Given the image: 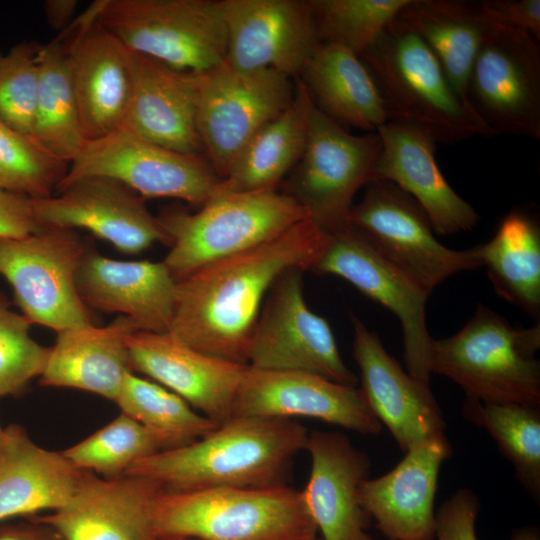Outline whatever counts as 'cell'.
I'll return each mask as SVG.
<instances>
[{"label": "cell", "instance_id": "1", "mask_svg": "<svg viewBox=\"0 0 540 540\" xmlns=\"http://www.w3.org/2000/svg\"><path fill=\"white\" fill-rule=\"evenodd\" d=\"M329 233L305 218L276 238L206 265L176 281L169 333L205 354L248 365L266 299L286 270H310Z\"/></svg>", "mask_w": 540, "mask_h": 540}, {"label": "cell", "instance_id": "2", "mask_svg": "<svg viewBox=\"0 0 540 540\" xmlns=\"http://www.w3.org/2000/svg\"><path fill=\"white\" fill-rule=\"evenodd\" d=\"M308 434L294 419L233 417L188 445L137 462L125 474L176 492L285 484Z\"/></svg>", "mask_w": 540, "mask_h": 540}, {"label": "cell", "instance_id": "3", "mask_svg": "<svg viewBox=\"0 0 540 540\" xmlns=\"http://www.w3.org/2000/svg\"><path fill=\"white\" fill-rule=\"evenodd\" d=\"M360 59L381 94L388 121L417 128L435 143L492 136L456 93L430 48L414 33L390 23Z\"/></svg>", "mask_w": 540, "mask_h": 540}, {"label": "cell", "instance_id": "4", "mask_svg": "<svg viewBox=\"0 0 540 540\" xmlns=\"http://www.w3.org/2000/svg\"><path fill=\"white\" fill-rule=\"evenodd\" d=\"M539 347V324L514 327L478 304L459 331L433 338L429 370L456 383L466 399L540 408Z\"/></svg>", "mask_w": 540, "mask_h": 540}, {"label": "cell", "instance_id": "5", "mask_svg": "<svg viewBox=\"0 0 540 540\" xmlns=\"http://www.w3.org/2000/svg\"><path fill=\"white\" fill-rule=\"evenodd\" d=\"M160 539L315 540L301 491L286 484L163 490L155 504Z\"/></svg>", "mask_w": 540, "mask_h": 540}, {"label": "cell", "instance_id": "6", "mask_svg": "<svg viewBox=\"0 0 540 540\" xmlns=\"http://www.w3.org/2000/svg\"><path fill=\"white\" fill-rule=\"evenodd\" d=\"M305 218V210L277 189L217 188L196 213L171 210L158 217L170 241L163 262L178 281L206 265L264 244Z\"/></svg>", "mask_w": 540, "mask_h": 540}, {"label": "cell", "instance_id": "7", "mask_svg": "<svg viewBox=\"0 0 540 540\" xmlns=\"http://www.w3.org/2000/svg\"><path fill=\"white\" fill-rule=\"evenodd\" d=\"M95 2L98 23L136 53L195 73L226 60L227 29L220 1Z\"/></svg>", "mask_w": 540, "mask_h": 540}, {"label": "cell", "instance_id": "8", "mask_svg": "<svg viewBox=\"0 0 540 540\" xmlns=\"http://www.w3.org/2000/svg\"><path fill=\"white\" fill-rule=\"evenodd\" d=\"M366 186L346 226L428 295L452 275L482 267L478 246L454 250L441 244L422 207L395 184L378 180Z\"/></svg>", "mask_w": 540, "mask_h": 540}, {"label": "cell", "instance_id": "9", "mask_svg": "<svg viewBox=\"0 0 540 540\" xmlns=\"http://www.w3.org/2000/svg\"><path fill=\"white\" fill-rule=\"evenodd\" d=\"M117 180L145 198H177L203 205L221 179L208 159L156 144L130 128L84 143L57 189L84 177Z\"/></svg>", "mask_w": 540, "mask_h": 540}, {"label": "cell", "instance_id": "10", "mask_svg": "<svg viewBox=\"0 0 540 540\" xmlns=\"http://www.w3.org/2000/svg\"><path fill=\"white\" fill-rule=\"evenodd\" d=\"M380 148L377 132L353 135L314 105L305 150L282 192L321 229L339 230L356 193L371 182Z\"/></svg>", "mask_w": 540, "mask_h": 540}, {"label": "cell", "instance_id": "11", "mask_svg": "<svg viewBox=\"0 0 540 540\" xmlns=\"http://www.w3.org/2000/svg\"><path fill=\"white\" fill-rule=\"evenodd\" d=\"M196 85L198 134L220 179L254 134L288 107L295 91L277 71H241L226 61L197 72Z\"/></svg>", "mask_w": 540, "mask_h": 540}, {"label": "cell", "instance_id": "12", "mask_svg": "<svg viewBox=\"0 0 540 540\" xmlns=\"http://www.w3.org/2000/svg\"><path fill=\"white\" fill-rule=\"evenodd\" d=\"M86 245L67 229L0 237V275L12 286L18 306L32 324L57 333L93 324L75 285Z\"/></svg>", "mask_w": 540, "mask_h": 540}, {"label": "cell", "instance_id": "13", "mask_svg": "<svg viewBox=\"0 0 540 540\" xmlns=\"http://www.w3.org/2000/svg\"><path fill=\"white\" fill-rule=\"evenodd\" d=\"M303 270L283 272L270 288L248 351V366L306 371L356 386L326 319L314 313L303 293Z\"/></svg>", "mask_w": 540, "mask_h": 540}, {"label": "cell", "instance_id": "14", "mask_svg": "<svg viewBox=\"0 0 540 540\" xmlns=\"http://www.w3.org/2000/svg\"><path fill=\"white\" fill-rule=\"evenodd\" d=\"M468 98L492 136L539 140V42L523 30L494 24L474 60Z\"/></svg>", "mask_w": 540, "mask_h": 540}, {"label": "cell", "instance_id": "15", "mask_svg": "<svg viewBox=\"0 0 540 540\" xmlns=\"http://www.w3.org/2000/svg\"><path fill=\"white\" fill-rule=\"evenodd\" d=\"M309 271L338 276L391 311L402 327L408 372L429 384L433 338L426 323L429 295L422 288L380 257L348 226L329 233L325 248Z\"/></svg>", "mask_w": 540, "mask_h": 540}, {"label": "cell", "instance_id": "16", "mask_svg": "<svg viewBox=\"0 0 540 540\" xmlns=\"http://www.w3.org/2000/svg\"><path fill=\"white\" fill-rule=\"evenodd\" d=\"M57 194L32 199L34 214L45 228L84 229L125 254H138L169 238L144 199L123 183L101 176L77 179Z\"/></svg>", "mask_w": 540, "mask_h": 540}, {"label": "cell", "instance_id": "17", "mask_svg": "<svg viewBox=\"0 0 540 540\" xmlns=\"http://www.w3.org/2000/svg\"><path fill=\"white\" fill-rule=\"evenodd\" d=\"M233 417L315 418L365 435H376L382 429L355 386L306 371L251 366L240 384Z\"/></svg>", "mask_w": 540, "mask_h": 540}, {"label": "cell", "instance_id": "18", "mask_svg": "<svg viewBox=\"0 0 540 540\" xmlns=\"http://www.w3.org/2000/svg\"><path fill=\"white\" fill-rule=\"evenodd\" d=\"M226 62L241 71L299 76L320 42L309 0H220Z\"/></svg>", "mask_w": 540, "mask_h": 540}, {"label": "cell", "instance_id": "19", "mask_svg": "<svg viewBox=\"0 0 540 540\" xmlns=\"http://www.w3.org/2000/svg\"><path fill=\"white\" fill-rule=\"evenodd\" d=\"M74 91L86 141L124 125L133 90V51L97 21L93 2L67 27Z\"/></svg>", "mask_w": 540, "mask_h": 540}, {"label": "cell", "instance_id": "20", "mask_svg": "<svg viewBox=\"0 0 540 540\" xmlns=\"http://www.w3.org/2000/svg\"><path fill=\"white\" fill-rule=\"evenodd\" d=\"M162 491L141 476L106 479L82 471L65 505L31 519L49 525L63 540H160L155 504Z\"/></svg>", "mask_w": 540, "mask_h": 540}, {"label": "cell", "instance_id": "21", "mask_svg": "<svg viewBox=\"0 0 540 540\" xmlns=\"http://www.w3.org/2000/svg\"><path fill=\"white\" fill-rule=\"evenodd\" d=\"M353 356L361 391L379 422L403 452L443 434V413L429 384L408 371L386 351L378 335L351 314Z\"/></svg>", "mask_w": 540, "mask_h": 540}, {"label": "cell", "instance_id": "22", "mask_svg": "<svg viewBox=\"0 0 540 540\" xmlns=\"http://www.w3.org/2000/svg\"><path fill=\"white\" fill-rule=\"evenodd\" d=\"M127 344L133 372L147 375L218 425L233 418L248 365L205 354L169 332L136 331Z\"/></svg>", "mask_w": 540, "mask_h": 540}, {"label": "cell", "instance_id": "23", "mask_svg": "<svg viewBox=\"0 0 540 540\" xmlns=\"http://www.w3.org/2000/svg\"><path fill=\"white\" fill-rule=\"evenodd\" d=\"M305 450L311 469L301 491L305 507L322 540H373L370 517L360 502L369 478L370 458L340 432H309Z\"/></svg>", "mask_w": 540, "mask_h": 540}, {"label": "cell", "instance_id": "24", "mask_svg": "<svg viewBox=\"0 0 540 540\" xmlns=\"http://www.w3.org/2000/svg\"><path fill=\"white\" fill-rule=\"evenodd\" d=\"M453 454L445 433L405 452L389 472L368 478L360 502L390 540H434V501L443 463Z\"/></svg>", "mask_w": 540, "mask_h": 540}, {"label": "cell", "instance_id": "25", "mask_svg": "<svg viewBox=\"0 0 540 540\" xmlns=\"http://www.w3.org/2000/svg\"><path fill=\"white\" fill-rule=\"evenodd\" d=\"M75 285L89 308L120 313L140 331L169 332L175 306L176 280L163 261H122L86 245Z\"/></svg>", "mask_w": 540, "mask_h": 540}, {"label": "cell", "instance_id": "26", "mask_svg": "<svg viewBox=\"0 0 540 540\" xmlns=\"http://www.w3.org/2000/svg\"><path fill=\"white\" fill-rule=\"evenodd\" d=\"M381 148L372 181L392 182L410 195L427 214L435 233L472 230L479 216L441 173L435 159V141L423 131L387 121L377 131Z\"/></svg>", "mask_w": 540, "mask_h": 540}, {"label": "cell", "instance_id": "27", "mask_svg": "<svg viewBox=\"0 0 540 540\" xmlns=\"http://www.w3.org/2000/svg\"><path fill=\"white\" fill-rule=\"evenodd\" d=\"M133 90L124 126L165 148L204 152L196 124V73L133 51Z\"/></svg>", "mask_w": 540, "mask_h": 540}, {"label": "cell", "instance_id": "28", "mask_svg": "<svg viewBox=\"0 0 540 540\" xmlns=\"http://www.w3.org/2000/svg\"><path fill=\"white\" fill-rule=\"evenodd\" d=\"M136 331L138 325L120 315L106 326L89 324L58 332L40 385L79 389L114 401L132 371L127 342Z\"/></svg>", "mask_w": 540, "mask_h": 540}, {"label": "cell", "instance_id": "29", "mask_svg": "<svg viewBox=\"0 0 540 540\" xmlns=\"http://www.w3.org/2000/svg\"><path fill=\"white\" fill-rule=\"evenodd\" d=\"M81 473L62 452L37 445L22 426H7L0 453V521L61 508Z\"/></svg>", "mask_w": 540, "mask_h": 540}, {"label": "cell", "instance_id": "30", "mask_svg": "<svg viewBox=\"0 0 540 540\" xmlns=\"http://www.w3.org/2000/svg\"><path fill=\"white\" fill-rule=\"evenodd\" d=\"M391 23L425 42L456 93L471 106L468 98L471 70L483 40L494 25L480 5L452 0H409Z\"/></svg>", "mask_w": 540, "mask_h": 540}, {"label": "cell", "instance_id": "31", "mask_svg": "<svg viewBox=\"0 0 540 540\" xmlns=\"http://www.w3.org/2000/svg\"><path fill=\"white\" fill-rule=\"evenodd\" d=\"M300 75L315 107L343 127L376 132L388 121L370 72L353 52L319 42Z\"/></svg>", "mask_w": 540, "mask_h": 540}, {"label": "cell", "instance_id": "32", "mask_svg": "<svg viewBox=\"0 0 540 540\" xmlns=\"http://www.w3.org/2000/svg\"><path fill=\"white\" fill-rule=\"evenodd\" d=\"M313 107L306 85L298 78L291 103L254 134L218 188L226 191L276 189L303 155Z\"/></svg>", "mask_w": 540, "mask_h": 540}, {"label": "cell", "instance_id": "33", "mask_svg": "<svg viewBox=\"0 0 540 540\" xmlns=\"http://www.w3.org/2000/svg\"><path fill=\"white\" fill-rule=\"evenodd\" d=\"M33 137L68 165L86 142L73 86L67 28L39 45Z\"/></svg>", "mask_w": 540, "mask_h": 540}, {"label": "cell", "instance_id": "34", "mask_svg": "<svg viewBox=\"0 0 540 540\" xmlns=\"http://www.w3.org/2000/svg\"><path fill=\"white\" fill-rule=\"evenodd\" d=\"M496 294L530 315L540 312V228L527 211L508 213L495 235L478 246Z\"/></svg>", "mask_w": 540, "mask_h": 540}, {"label": "cell", "instance_id": "35", "mask_svg": "<svg viewBox=\"0 0 540 540\" xmlns=\"http://www.w3.org/2000/svg\"><path fill=\"white\" fill-rule=\"evenodd\" d=\"M114 402L149 430L163 450L188 445L219 426L174 392L133 371L127 373Z\"/></svg>", "mask_w": 540, "mask_h": 540}, {"label": "cell", "instance_id": "36", "mask_svg": "<svg viewBox=\"0 0 540 540\" xmlns=\"http://www.w3.org/2000/svg\"><path fill=\"white\" fill-rule=\"evenodd\" d=\"M463 416L485 429L513 465L518 481L540 502V408L466 399Z\"/></svg>", "mask_w": 540, "mask_h": 540}, {"label": "cell", "instance_id": "37", "mask_svg": "<svg viewBox=\"0 0 540 540\" xmlns=\"http://www.w3.org/2000/svg\"><path fill=\"white\" fill-rule=\"evenodd\" d=\"M163 451L143 425L121 412L107 425L62 451L77 469L112 479L125 475L137 462Z\"/></svg>", "mask_w": 540, "mask_h": 540}, {"label": "cell", "instance_id": "38", "mask_svg": "<svg viewBox=\"0 0 540 540\" xmlns=\"http://www.w3.org/2000/svg\"><path fill=\"white\" fill-rule=\"evenodd\" d=\"M320 42L365 52L409 0H309Z\"/></svg>", "mask_w": 540, "mask_h": 540}, {"label": "cell", "instance_id": "39", "mask_svg": "<svg viewBox=\"0 0 540 540\" xmlns=\"http://www.w3.org/2000/svg\"><path fill=\"white\" fill-rule=\"evenodd\" d=\"M68 164L49 153L34 137L0 119V189L32 199L53 195Z\"/></svg>", "mask_w": 540, "mask_h": 540}, {"label": "cell", "instance_id": "40", "mask_svg": "<svg viewBox=\"0 0 540 540\" xmlns=\"http://www.w3.org/2000/svg\"><path fill=\"white\" fill-rule=\"evenodd\" d=\"M38 49L19 42L0 50V119L21 134L32 136L38 88Z\"/></svg>", "mask_w": 540, "mask_h": 540}, {"label": "cell", "instance_id": "41", "mask_svg": "<svg viewBox=\"0 0 540 540\" xmlns=\"http://www.w3.org/2000/svg\"><path fill=\"white\" fill-rule=\"evenodd\" d=\"M32 323L9 309L0 293V397L21 394L35 377H40L50 348L30 335Z\"/></svg>", "mask_w": 540, "mask_h": 540}, {"label": "cell", "instance_id": "42", "mask_svg": "<svg viewBox=\"0 0 540 540\" xmlns=\"http://www.w3.org/2000/svg\"><path fill=\"white\" fill-rule=\"evenodd\" d=\"M479 511V499L470 489L457 490L435 513V538L478 540L475 526Z\"/></svg>", "mask_w": 540, "mask_h": 540}, {"label": "cell", "instance_id": "43", "mask_svg": "<svg viewBox=\"0 0 540 540\" xmlns=\"http://www.w3.org/2000/svg\"><path fill=\"white\" fill-rule=\"evenodd\" d=\"M479 5L494 24L523 30L539 42V0H486Z\"/></svg>", "mask_w": 540, "mask_h": 540}, {"label": "cell", "instance_id": "44", "mask_svg": "<svg viewBox=\"0 0 540 540\" xmlns=\"http://www.w3.org/2000/svg\"><path fill=\"white\" fill-rule=\"evenodd\" d=\"M44 229L34 214L32 198L0 189V237L19 238Z\"/></svg>", "mask_w": 540, "mask_h": 540}, {"label": "cell", "instance_id": "45", "mask_svg": "<svg viewBox=\"0 0 540 540\" xmlns=\"http://www.w3.org/2000/svg\"><path fill=\"white\" fill-rule=\"evenodd\" d=\"M0 540H63V538L49 525L30 519L28 522L1 526Z\"/></svg>", "mask_w": 540, "mask_h": 540}, {"label": "cell", "instance_id": "46", "mask_svg": "<svg viewBox=\"0 0 540 540\" xmlns=\"http://www.w3.org/2000/svg\"><path fill=\"white\" fill-rule=\"evenodd\" d=\"M79 5L77 0H46L43 11L49 26L59 32L66 29L74 20Z\"/></svg>", "mask_w": 540, "mask_h": 540}, {"label": "cell", "instance_id": "47", "mask_svg": "<svg viewBox=\"0 0 540 540\" xmlns=\"http://www.w3.org/2000/svg\"><path fill=\"white\" fill-rule=\"evenodd\" d=\"M510 540H540V532L535 526H524L514 530Z\"/></svg>", "mask_w": 540, "mask_h": 540}, {"label": "cell", "instance_id": "48", "mask_svg": "<svg viewBox=\"0 0 540 540\" xmlns=\"http://www.w3.org/2000/svg\"><path fill=\"white\" fill-rule=\"evenodd\" d=\"M4 437H5V429H3L1 427V425H0V453H1L2 448H3Z\"/></svg>", "mask_w": 540, "mask_h": 540}, {"label": "cell", "instance_id": "49", "mask_svg": "<svg viewBox=\"0 0 540 540\" xmlns=\"http://www.w3.org/2000/svg\"><path fill=\"white\" fill-rule=\"evenodd\" d=\"M160 540H196L191 538H180V539H160Z\"/></svg>", "mask_w": 540, "mask_h": 540}, {"label": "cell", "instance_id": "50", "mask_svg": "<svg viewBox=\"0 0 540 540\" xmlns=\"http://www.w3.org/2000/svg\"><path fill=\"white\" fill-rule=\"evenodd\" d=\"M315 540H322L320 537H317Z\"/></svg>", "mask_w": 540, "mask_h": 540}, {"label": "cell", "instance_id": "51", "mask_svg": "<svg viewBox=\"0 0 540 540\" xmlns=\"http://www.w3.org/2000/svg\"><path fill=\"white\" fill-rule=\"evenodd\" d=\"M386 540H390V539H386Z\"/></svg>", "mask_w": 540, "mask_h": 540}]
</instances>
